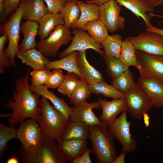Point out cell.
Masks as SVG:
<instances>
[{"instance_id":"cell-1","label":"cell","mask_w":163,"mask_h":163,"mask_svg":"<svg viewBox=\"0 0 163 163\" xmlns=\"http://www.w3.org/2000/svg\"><path fill=\"white\" fill-rule=\"evenodd\" d=\"M30 69L26 75L15 82V90H12V96L4 106L12 110L8 119L9 126L15 128L27 118L36 120L40 103L39 94L32 92L28 84ZM37 121V120H36Z\"/></svg>"},{"instance_id":"cell-2","label":"cell","mask_w":163,"mask_h":163,"mask_svg":"<svg viewBox=\"0 0 163 163\" xmlns=\"http://www.w3.org/2000/svg\"><path fill=\"white\" fill-rule=\"evenodd\" d=\"M36 120L45 138L56 140L59 145L63 133L70 121L52 105L49 100L41 96Z\"/></svg>"},{"instance_id":"cell-3","label":"cell","mask_w":163,"mask_h":163,"mask_svg":"<svg viewBox=\"0 0 163 163\" xmlns=\"http://www.w3.org/2000/svg\"><path fill=\"white\" fill-rule=\"evenodd\" d=\"M113 138L107 126H89L88 138L96 162L113 163L117 156Z\"/></svg>"},{"instance_id":"cell-4","label":"cell","mask_w":163,"mask_h":163,"mask_svg":"<svg viewBox=\"0 0 163 163\" xmlns=\"http://www.w3.org/2000/svg\"><path fill=\"white\" fill-rule=\"evenodd\" d=\"M53 139L43 138L35 149L26 151L21 147L20 156L24 163H67L59 145Z\"/></svg>"},{"instance_id":"cell-5","label":"cell","mask_w":163,"mask_h":163,"mask_svg":"<svg viewBox=\"0 0 163 163\" xmlns=\"http://www.w3.org/2000/svg\"><path fill=\"white\" fill-rule=\"evenodd\" d=\"M27 1H21L16 11L11 14L1 28L2 32L6 33L8 37V44L5 50V55L9 60L11 66L15 68L20 73L15 63V58L19 53L21 23Z\"/></svg>"},{"instance_id":"cell-6","label":"cell","mask_w":163,"mask_h":163,"mask_svg":"<svg viewBox=\"0 0 163 163\" xmlns=\"http://www.w3.org/2000/svg\"><path fill=\"white\" fill-rule=\"evenodd\" d=\"M127 110L108 125V129L114 138L122 147V151L126 154L133 152L137 146V141L130 132L131 122L127 119Z\"/></svg>"},{"instance_id":"cell-7","label":"cell","mask_w":163,"mask_h":163,"mask_svg":"<svg viewBox=\"0 0 163 163\" xmlns=\"http://www.w3.org/2000/svg\"><path fill=\"white\" fill-rule=\"evenodd\" d=\"M72 33L64 25L57 26L48 36L40 40L37 43V49L46 57H54L61 46L71 41Z\"/></svg>"},{"instance_id":"cell-8","label":"cell","mask_w":163,"mask_h":163,"mask_svg":"<svg viewBox=\"0 0 163 163\" xmlns=\"http://www.w3.org/2000/svg\"><path fill=\"white\" fill-rule=\"evenodd\" d=\"M124 99L127 112L137 120L142 119L144 115L153 107L149 99L135 82L130 91L125 94Z\"/></svg>"},{"instance_id":"cell-9","label":"cell","mask_w":163,"mask_h":163,"mask_svg":"<svg viewBox=\"0 0 163 163\" xmlns=\"http://www.w3.org/2000/svg\"><path fill=\"white\" fill-rule=\"evenodd\" d=\"M17 139L20 142L21 148L26 151L33 150L42 141L43 137L37 121L32 119L21 123L17 129Z\"/></svg>"},{"instance_id":"cell-10","label":"cell","mask_w":163,"mask_h":163,"mask_svg":"<svg viewBox=\"0 0 163 163\" xmlns=\"http://www.w3.org/2000/svg\"><path fill=\"white\" fill-rule=\"evenodd\" d=\"M136 50L144 53L163 56V36L146 31L137 36L127 37Z\"/></svg>"},{"instance_id":"cell-11","label":"cell","mask_w":163,"mask_h":163,"mask_svg":"<svg viewBox=\"0 0 163 163\" xmlns=\"http://www.w3.org/2000/svg\"><path fill=\"white\" fill-rule=\"evenodd\" d=\"M136 54L140 75L154 78L163 84V56L148 54L137 50Z\"/></svg>"},{"instance_id":"cell-12","label":"cell","mask_w":163,"mask_h":163,"mask_svg":"<svg viewBox=\"0 0 163 163\" xmlns=\"http://www.w3.org/2000/svg\"><path fill=\"white\" fill-rule=\"evenodd\" d=\"M120 6L115 0L109 1L99 6V20L111 33L125 28V18L120 15Z\"/></svg>"},{"instance_id":"cell-13","label":"cell","mask_w":163,"mask_h":163,"mask_svg":"<svg viewBox=\"0 0 163 163\" xmlns=\"http://www.w3.org/2000/svg\"><path fill=\"white\" fill-rule=\"evenodd\" d=\"M73 35L70 45L59 55L62 59L71 53L75 51H85L92 49L100 55L104 56V51L101 50V45L94 40L85 31L78 28H72L71 30Z\"/></svg>"},{"instance_id":"cell-14","label":"cell","mask_w":163,"mask_h":163,"mask_svg":"<svg viewBox=\"0 0 163 163\" xmlns=\"http://www.w3.org/2000/svg\"><path fill=\"white\" fill-rule=\"evenodd\" d=\"M93 109H101L97 101L89 103L86 101H83L74 107L73 111L70 116V120L71 121L84 123L88 126L104 125L94 113Z\"/></svg>"},{"instance_id":"cell-15","label":"cell","mask_w":163,"mask_h":163,"mask_svg":"<svg viewBox=\"0 0 163 163\" xmlns=\"http://www.w3.org/2000/svg\"><path fill=\"white\" fill-rule=\"evenodd\" d=\"M152 103L153 107H163V84L157 79L140 75L137 83Z\"/></svg>"},{"instance_id":"cell-16","label":"cell","mask_w":163,"mask_h":163,"mask_svg":"<svg viewBox=\"0 0 163 163\" xmlns=\"http://www.w3.org/2000/svg\"><path fill=\"white\" fill-rule=\"evenodd\" d=\"M97 101L102 110L99 119L104 125L107 126L114 121L119 113L127 110L124 99L108 101L105 98L101 99L99 97Z\"/></svg>"},{"instance_id":"cell-17","label":"cell","mask_w":163,"mask_h":163,"mask_svg":"<svg viewBox=\"0 0 163 163\" xmlns=\"http://www.w3.org/2000/svg\"><path fill=\"white\" fill-rule=\"evenodd\" d=\"M120 6L124 7L131 11L138 18H142L146 28L152 26L151 17L148 13L155 11V7L150 0H115Z\"/></svg>"},{"instance_id":"cell-18","label":"cell","mask_w":163,"mask_h":163,"mask_svg":"<svg viewBox=\"0 0 163 163\" xmlns=\"http://www.w3.org/2000/svg\"><path fill=\"white\" fill-rule=\"evenodd\" d=\"M77 63L82 79L88 85L104 81L100 72L92 66L86 57V51H78Z\"/></svg>"},{"instance_id":"cell-19","label":"cell","mask_w":163,"mask_h":163,"mask_svg":"<svg viewBox=\"0 0 163 163\" xmlns=\"http://www.w3.org/2000/svg\"><path fill=\"white\" fill-rule=\"evenodd\" d=\"M21 24L20 32L22 34L23 38L21 43L18 45L19 52H24L35 48L37 45L35 38L38 33V22L27 20Z\"/></svg>"},{"instance_id":"cell-20","label":"cell","mask_w":163,"mask_h":163,"mask_svg":"<svg viewBox=\"0 0 163 163\" xmlns=\"http://www.w3.org/2000/svg\"><path fill=\"white\" fill-rule=\"evenodd\" d=\"M31 90L43 96L51 102L54 107L68 119H69L73 107H70L68 104L62 98L56 96L52 91L45 87L44 85H29Z\"/></svg>"},{"instance_id":"cell-21","label":"cell","mask_w":163,"mask_h":163,"mask_svg":"<svg viewBox=\"0 0 163 163\" xmlns=\"http://www.w3.org/2000/svg\"><path fill=\"white\" fill-rule=\"evenodd\" d=\"M81 14L78 20L73 24L71 28H78L85 30L84 26L88 22L100 19L99 6L94 3H85L78 1Z\"/></svg>"},{"instance_id":"cell-22","label":"cell","mask_w":163,"mask_h":163,"mask_svg":"<svg viewBox=\"0 0 163 163\" xmlns=\"http://www.w3.org/2000/svg\"><path fill=\"white\" fill-rule=\"evenodd\" d=\"M87 144V140L71 139L62 141L59 145L66 159L73 163L85 151Z\"/></svg>"},{"instance_id":"cell-23","label":"cell","mask_w":163,"mask_h":163,"mask_svg":"<svg viewBox=\"0 0 163 163\" xmlns=\"http://www.w3.org/2000/svg\"><path fill=\"white\" fill-rule=\"evenodd\" d=\"M38 24V35L40 40L47 38L58 25H64V21L61 13H48L41 18Z\"/></svg>"},{"instance_id":"cell-24","label":"cell","mask_w":163,"mask_h":163,"mask_svg":"<svg viewBox=\"0 0 163 163\" xmlns=\"http://www.w3.org/2000/svg\"><path fill=\"white\" fill-rule=\"evenodd\" d=\"M17 57L22 63L34 70L44 68L50 62L39 50L34 48L23 52H19Z\"/></svg>"},{"instance_id":"cell-25","label":"cell","mask_w":163,"mask_h":163,"mask_svg":"<svg viewBox=\"0 0 163 163\" xmlns=\"http://www.w3.org/2000/svg\"><path fill=\"white\" fill-rule=\"evenodd\" d=\"M78 53V51H74L60 59L50 61L44 68L49 70L56 68L61 69L68 72L74 73L81 78V75L77 63Z\"/></svg>"},{"instance_id":"cell-26","label":"cell","mask_w":163,"mask_h":163,"mask_svg":"<svg viewBox=\"0 0 163 163\" xmlns=\"http://www.w3.org/2000/svg\"><path fill=\"white\" fill-rule=\"evenodd\" d=\"M48 13V8L43 0H27L22 19L38 23L41 18Z\"/></svg>"},{"instance_id":"cell-27","label":"cell","mask_w":163,"mask_h":163,"mask_svg":"<svg viewBox=\"0 0 163 163\" xmlns=\"http://www.w3.org/2000/svg\"><path fill=\"white\" fill-rule=\"evenodd\" d=\"M89 126L79 122L70 121L62 135V141L71 139L87 140L88 138Z\"/></svg>"},{"instance_id":"cell-28","label":"cell","mask_w":163,"mask_h":163,"mask_svg":"<svg viewBox=\"0 0 163 163\" xmlns=\"http://www.w3.org/2000/svg\"><path fill=\"white\" fill-rule=\"evenodd\" d=\"M88 87L91 93L96 95L102 94L104 97L111 98L113 99L125 98V94L104 81L89 84Z\"/></svg>"},{"instance_id":"cell-29","label":"cell","mask_w":163,"mask_h":163,"mask_svg":"<svg viewBox=\"0 0 163 163\" xmlns=\"http://www.w3.org/2000/svg\"><path fill=\"white\" fill-rule=\"evenodd\" d=\"M135 46L127 37L123 40L119 59L128 68L133 66L138 69L139 65Z\"/></svg>"},{"instance_id":"cell-30","label":"cell","mask_w":163,"mask_h":163,"mask_svg":"<svg viewBox=\"0 0 163 163\" xmlns=\"http://www.w3.org/2000/svg\"><path fill=\"white\" fill-rule=\"evenodd\" d=\"M123 41L122 37L118 34L108 35L101 44L104 50V56L119 59Z\"/></svg>"},{"instance_id":"cell-31","label":"cell","mask_w":163,"mask_h":163,"mask_svg":"<svg viewBox=\"0 0 163 163\" xmlns=\"http://www.w3.org/2000/svg\"><path fill=\"white\" fill-rule=\"evenodd\" d=\"M84 27L85 30L88 32L91 37L101 44L109 35L107 28L99 19L88 22Z\"/></svg>"},{"instance_id":"cell-32","label":"cell","mask_w":163,"mask_h":163,"mask_svg":"<svg viewBox=\"0 0 163 163\" xmlns=\"http://www.w3.org/2000/svg\"><path fill=\"white\" fill-rule=\"evenodd\" d=\"M77 1L74 0H68L60 13L64 20V25L69 29L72 25L78 20L80 15V10Z\"/></svg>"},{"instance_id":"cell-33","label":"cell","mask_w":163,"mask_h":163,"mask_svg":"<svg viewBox=\"0 0 163 163\" xmlns=\"http://www.w3.org/2000/svg\"><path fill=\"white\" fill-rule=\"evenodd\" d=\"M133 79V74L129 68L121 75L113 79L111 85L125 95L132 88L135 82Z\"/></svg>"},{"instance_id":"cell-34","label":"cell","mask_w":163,"mask_h":163,"mask_svg":"<svg viewBox=\"0 0 163 163\" xmlns=\"http://www.w3.org/2000/svg\"><path fill=\"white\" fill-rule=\"evenodd\" d=\"M91 94L88 85L80 78L69 98L70 103L75 106H77L89 99Z\"/></svg>"},{"instance_id":"cell-35","label":"cell","mask_w":163,"mask_h":163,"mask_svg":"<svg viewBox=\"0 0 163 163\" xmlns=\"http://www.w3.org/2000/svg\"><path fill=\"white\" fill-rule=\"evenodd\" d=\"M106 71L112 79L120 75L127 67L120 59L111 56H104Z\"/></svg>"},{"instance_id":"cell-36","label":"cell","mask_w":163,"mask_h":163,"mask_svg":"<svg viewBox=\"0 0 163 163\" xmlns=\"http://www.w3.org/2000/svg\"><path fill=\"white\" fill-rule=\"evenodd\" d=\"M17 139V129L0 123V159H2L8 149L7 143L10 140Z\"/></svg>"},{"instance_id":"cell-37","label":"cell","mask_w":163,"mask_h":163,"mask_svg":"<svg viewBox=\"0 0 163 163\" xmlns=\"http://www.w3.org/2000/svg\"><path fill=\"white\" fill-rule=\"evenodd\" d=\"M79 78L74 73L68 72L65 75L63 82L58 88V91L70 98L78 82Z\"/></svg>"},{"instance_id":"cell-38","label":"cell","mask_w":163,"mask_h":163,"mask_svg":"<svg viewBox=\"0 0 163 163\" xmlns=\"http://www.w3.org/2000/svg\"><path fill=\"white\" fill-rule=\"evenodd\" d=\"M51 72L49 70L44 68L34 70L30 72L31 85H45L47 82Z\"/></svg>"},{"instance_id":"cell-39","label":"cell","mask_w":163,"mask_h":163,"mask_svg":"<svg viewBox=\"0 0 163 163\" xmlns=\"http://www.w3.org/2000/svg\"><path fill=\"white\" fill-rule=\"evenodd\" d=\"M65 77L62 69H54L51 72L46 84L44 85L48 88L55 89L58 88L64 81Z\"/></svg>"},{"instance_id":"cell-40","label":"cell","mask_w":163,"mask_h":163,"mask_svg":"<svg viewBox=\"0 0 163 163\" xmlns=\"http://www.w3.org/2000/svg\"><path fill=\"white\" fill-rule=\"evenodd\" d=\"M8 40V37L6 33H3L0 37V73L4 74L5 68L11 67L10 61L6 56L4 48Z\"/></svg>"},{"instance_id":"cell-41","label":"cell","mask_w":163,"mask_h":163,"mask_svg":"<svg viewBox=\"0 0 163 163\" xmlns=\"http://www.w3.org/2000/svg\"><path fill=\"white\" fill-rule=\"evenodd\" d=\"M22 0H2V10L0 12L2 19H5L14 13Z\"/></svg>"},{"instance_id":"cell-42","label":"cell","mask_w":163,"mask_h":163,"mask_svg":"<svg viewBox=\"0 0 163 163\" xmlns=\"http://www.w3.org/2000/svg\"><path fill=\"white\" fill-rule=\"evenodd\" d=\"M46 4L48 13L54 14L60 13L68 0H43Z\"/></svg>"},{"instance_id":"cell-43","label":"cell","mask_w":163,"mask_h":163,"mask_svg":"<svg viewBox=\"0 0 163 163\" xmlns=\"http://www.w3.org/2000/svg\"><path fill=\"white\" fill-rule=\"evenodd\" d=\"M92 152L91 149L87 148L84 153L73 163H92L90 157V153Z\"/></svg>"},{"instance_id":"cell-44","label":"cell","mask_w":163,"mask_h":163,"mask_svg":"<svg viewBox=\"0 0 163 163\" xmlns=\"http://www.w3.org/2000/svg\"><path fill=\"white\" fill-rule=\"evenodd\" d=\"M126 154L124 152L122 151L114 160L113 163H125V158Z\"/></svg>"},{"instance_id":"cell-45","label":"cell","mask_w":163,"mask_h":163,"mask_svg":"<svg viewBox=\"0 0 163 163\" xmlns=\"http://www.w3.org/2000/svg\"><path fill=\"white\" fill-rule=\"evenodd\" d=\"M146 30L159 34L163 36V29L158 28L153 25L149 28H146Z\"/></svg>"},{"instance_id":"cell-46","label":"cell","mask_w":163,"mask_h":163,"mask_svg":"<svg viewBox=\"0 0 163 163\" xmlns=\"http://www.w3.org/2000/svg\"><path fill=\"white\" fill-rule=\"evenodd\" d=\"M110 0H90L87 1L86 2L90 3H94L100 6Z\"/></svg>"},{"instance_id":"cell-47","label":"cell","mask_w":163,"mask_h":163,"mask_svg":"<svg viewBox=\"0 0 163 163\" xmlns=\"http://www.w3.org/2000/svg\"><path fill=\"white\" fill-rule=\"evenodd\" d=\"M6 162L7 163H19V158L13 155L8 159Z\"/></svg>"},{"instance_id":"cell-48","label":"cell","mask_w":163,"mask_h":163,"mask_svg":"<svg viewBox=\"0 0 163 163\" xmlns=\"http://www.w3.org/2000/svg\"><path fill=\"white\" fill-rule=\"evenodd\" d=\"M154 7L155 8L161 6L163 4V0H150Z\"/></svg>"},{"instance_id":"cell-49","label":"cell","mask_w":163,"mask_h":163,"mask_svg":"<svg viewBox=\"0 0 163 163\" xmlns=\"http://www.w3.org/2000/svg\"><path fill=\"white\" fill-rule=\"evenodd\" d=\"M143 118L145 126L146 127H148L149 126V117L147 113H145L144 115Z\"/></svg>"},{"instance_id":"cell-50","label":"cell","mask_w":163,"mask_h":163,"mask_svg":"<svg viewBox=\"0 0 163 163\" xmlns=\"http://www.w3.org/2000/svg\"><path fill=\"white\" fill-rule=\"evenodd\" d=\"M162 13H163V12H162ZM147 14L151 18L152 17H154V16H156V17H161V18H163V16L154 14L152 13H148Z\"/></svg>"},{"instance_id":"cell-51","label":"cell","mask_w":163,"mask_h":163,"mask_svg":"<svg viewBox=\"0 0 163 163\" xmlns=\"http://www.w3.org/2000/svg\"><path fill=\"white\" fill-rule=\"evenodd\" d=\"M10 116V113H7L6 114H0V117H1L9 118Z\"/></svg>"},{"instance_id":"cell-52","label":"cell","mask_w":163,"mask_h":163,"mask_svg":"<svg viewBox=\"0 0 163 163\" xmlns=\"http://www.w3.org/2000/svg\"><path fill=\"white\" fill-rule=\"evenodd\" d=\"M2 1L0 0V12L2 11Z\"/></svg>"},{"instance_id":"cell-53","label":"cell","mask_w":163,"mask_h":163,"mask_svg":"<svg viewBox=\"0 0 163 163\" xmlns=\"http://www.w3.org/2000/svg\"><path fill=\"white\" fill-rule=\"evenodd\" d=\"M75 0V1H78V0Z\"/></svg>"},{"instance_id":"cell-54","label":"cell","mask_w":163,"mask_h":163,"mask_svg":"<svg viewBox=\"0 0 163 163\" xmlns=\"http://www.w3.org/2000/svg\"><path fill=\"white\" fill-rule=\"evenodd\" d=\"M150 1H151V0H150Z\"/></svg>"}]
</instances>
